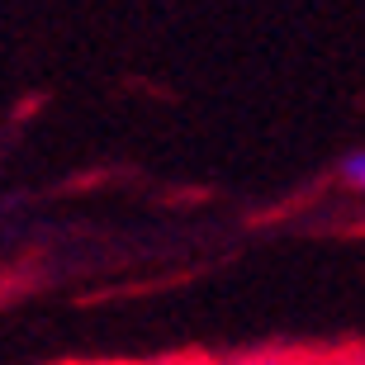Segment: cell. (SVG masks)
<instances>
[{"label":"cell","instance_id":"obj_2","mask_svg":"<svg viewBox=\"0 0 365 365\" xmlns=\"http://www.w3.org/2000/svg\"><path fill=\"white\" fill-rule=\"evenodd\" d=\"M309 365H365V346H337V351L309 356Z\"/></svg>","mask_w":365,"mask_h":365},{"label":"cell","instance_id":"obj_3","mask_svg":"<svg viewBox=\"0 0 365 365\" xmlns=\"http://www.w3.org/2000/svg\"><path fill=\"white\" fill-rule=\"evenodd\" d=\"M341 176H346V185L365 190V152H356V157H346V166H341Z\"/></svg>","mask_w":365,"mask_h":365},{"label":"cell","instance_id":"obj_4","mask_svg":"<svg viewBox=\"0 0 365 365\" xmlns=\"http://www.w3.org/2000/svg\"><path fill=\"white\" fill-rule=\"evenodd\" d=\"M138 365H218V361H204V356H162V361H138Z\"/></svg>","mask_w":365,"mask_h":365},{"label":"cell","instance_id":"obj_1","mask_svg":"<svg viewBox=\"0 0 365 365\" xmlns=\"http://www.w3.org/2000/svg\"><path fill=\"white\" fill-rule=\"evenodd\" d=\"M218 365H309V356H299V351H252V356H232V361H218Z\"/></svg>","mask_w":365,"mask_h":365}]
</instances>
